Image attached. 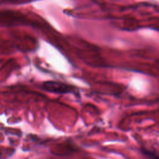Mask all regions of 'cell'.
<instances>
[{"label": "cell", "instance_id": "6da1fadb", "mask_svg": "<svg viewBox=\"0 0 159 159\" xmlns=\"http://www.w3.org/2000/svg\"><path fill=\"white\" fill-rule=\"evenodd\" d=\"M43 88L48 91L57 93H66L72 91L71 86L68 85L55 81H48L43 84Z\"/></svg>", "mask_w": 159, "mask_h": 159}, {"label": "cell", "instance_id": "7a4b0ae2", "mask_svg": "<svg viewBox=\"0 0 159 159\" xmlns=\"http://www.w3.org/2000/svg\"><path fill=\"white\" fill-rule=\"evenodd\" d=\"M140 151L148 159H159V156L156 153L147 150L146 148H141Z\"/></svg>", "mask_w": 159, "mask_h": 159}]
</instances>
